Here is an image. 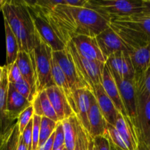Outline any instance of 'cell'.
Segmentation results:
<instances>
[{
  "instance_id": "cell-20",
  "label": "cell",
  "mask_w": 150,
  "mask_h": 150,
  "mask_svg": "<svg viewBox=\"0 0 150 150\" xmlns=\"http://www.w3.org/2000/svg\"><path fill=\"white\" fill-rule=\"evenodd\" d=\"M9 81L7 78V67L3 66L2 76L0 83V135L7 133L16 122H13L10 120L7 111V91Z\"/></svg>"
},
{
  "instance_id": "cell-30",
  "label": "cell",
  "mask_w": 150,
  "mask_h": 150,
  "mask_svg": "<svg viewBox=\"0 0 150 150\" xmlns=\"http://www.w3.org/2000/svg\"><path fill=\"white\" fill-rule=\"evenodd\" d=\"M89 133L81 125L80 122L78 124V135L74 150H88V139Z\"/></svg>"
},
{
  "instance_id": "cell-27",
  "label": "cell",
  "mask_w": 150,
  "mask_h": 150,
  "mask_svg": "<svg viewBox=\"0 0 150 150\" xmlns=\"http://www.w3.org/2000/svg\"><path fill=\"white\" fill-rule=\"evenodd\" d=\"M4 23L6 39V52H7L6 66H10L16 62L18 54L19 52V47L16 36L5 19H4Z\"/></svg>"
},
{
  "instance_id": "cell-12",
  "label": "cell",
  "mask_w": 150,
  "mask_h": 150,
  "mask_svg": "<svg viewBox=\"0 0 150 150\" xmlns=\"http://www.w3.org/2000/svg\"><path fill=\"white\" fill-rule=\"evenodd\" d=\"M105 64L111 73L128 80H133L135 72L129 51H117L107 58Z\"/></svg>"
},
{
  "instance_id": "cell-8",
  "label": "cell",
  "mask_w": 150,
  "mask_h": 150,
  "mask_svg": "<svg viewBox=\"0 0 150 150\" xmlns=\"http://www.w3.org/2000/svg\"><path fill=\"white\" fill-rule=\"evenodd\" d=\"M136 92V122L135 125L139 142L150 149V96L139 89Z\"/></svg>"
},
{
  "instance_id": "cell-43",
  "label": "cell",
  "mask_w": 150,
  "mask_h": 150,
  "mask_svg": "<svg viewBox=\"0 0 150 150\" xmlns=\"http://www.w3.org/2000/svg\"><path fill=\"white\" fill-rule=\"evenodd\" d=\"M6 1H7V0H0V11L2 10V8L3 7H4V4H5Z\"/></svg>"
},
{
  "instance_id": "cell-42",
  "label": "cell",
  "mask_w": 150,
  "mask_h": 150,
  "mask_svg": "<svg viewBox=\"0 0 150 150\" xmlns=\"http://www.w3.org/2000/svg\"><path fill=\"white\" fill-rule=\"evenodd\" d=\"M137 149L138 150H150L149 148L144 144L140 142H139V144H138Z\"/></svg>"
},
{
  "instance_id": "cell-25",
  "label": "cell",
  "mask_w": 150,
  "mask_h": 150,
  "mask_svg": "<svg viewBox=\"0 0 150 150\" xmlns=\"http://www.w3.org/2000/svg\"><path fill=\"white\" fill-rule=\"evenodd\" d=\"M32 107L35 115L47 117L56 122H59L45 90L40 92L35 95L32 101Z\"/></svg>"
},
{
  "instance_id": "cell-23",
  "label": "cell",
  "mask_w": 150,
  "mask_h": 150,
  "mask_svg": "<svg viewBox=\"0 0 150 150\" xmlns=\"http://www.w3.org/2000/svg\"><path fill=\"white\" fill-rule=\"evenodd\" d=\"M16 63L20 70L22 79H24L30 86L31 89L35 96L36 86H35V71L29 54L25 51H19Z\"/></svg>"
},
{
  "instance_id": "cell-19",
  "label": "cell",
  "mask_w": 150,
  "mask_h": 150,
  "mask_svg": "<svg viewBox=\"0 0 150 150\" xmlns=\"http://www.w3.org/2000/svg\"><path fill=\"white\" fill-rule=\"evenodd\" d=\"M32 103L21 95L12 83H9L7 91V111L10 120L13 122H16L19 115L26 108L32 105Z\"/></svg>"
},
{
  "instance_id": "cell-34",
  "label": "cell",
  "mask_w": 150,
  "mask_h": 150,
  "mask_svg": "<svg viewBox=\"0 0 150 150\" xmlns=\"http://www.w3.org/2000/svg\"><path fill=\"white\" fill-rule=\"evenodd\" d=\"M54 133H55V134H54L53 149H58V148L64 146V134L62 122H57V125L55 129ZM64 147H65V146H64Z\"/></svg>"
},
{
  "instance_id": "cell-32",
  "label": "cell",
  "mask_w": 150,
  "mask_h": 150,
  "mask_svg": "<svg viewBox=\"0 0 150 150\" xmlns=\"http://www.w3.org/2000/svg\"><path fill=\"white\" fill-rule=\"evenodd\" d=\"M33 116L34 109L32 104V105H30V106L28 107L27 108H26V109L19 115L18 118L17 122L18 124L19 132H20V133H21L23 131L25 127L27 126V125L29 124V122H30L31 120H32V119L33 118Z\"/></svg>"
},
{
  "instance_id": "cell-5",
  "label": "cell",
  "mask_w": 150,
  "mask_h": 150,
  "mask_svg": "<svg viewBox=\"0 0 150 150\" xmlns=\"http://www.w3.org/2000/svg\"><path fill=\"white\" fill-rule=\"evenodd\" d=\"M85 7L96 12L109 23L111 20L143 13L142 0H87Z\"/></svg>"
},
{
  "instance_id": "cell-10",
  "label": "cell",
  "mask_w": 150,
  "mask_h": 150,
  "mask_svg": "<svg viewBox=\"0 0 150 150\" xmlns=\"http://www.w3.org/2000/svg\"><path fill=\"white\" fill-rule=\"evenodd\" d=\"M111 73L117 85L127 116L135 127L136 122V92L133 80L122 79L116 73L111 72Z\"/></svg>"
},
{
  "instance_id": "cell-13",
  "label": "cell",
  "mask_w": 150,
  "mask_h": 150,
  "mask_svg": "<svg viewBox=\"0 0 150 150\" xmlns=\"http://www.w3.org/2000/svg\"><path fill=\"white\" fill-rule=\"evenodd\" d=\"M76 51L81 56L88 59L105 64L106 59L103 57L95 37L78 35L71 39Z\"/></svg>"
},
{
  "instance_id": "cell-37",
  "label": "cell",
  "mask_w": 150,
  "mask_h": 150,
  "mask_svg": "<svg viewBox=\"0 0 150 150\" xmlns=\"http://www.w3.org/2000/svg\"><path fill=\"white\" fill-rule=\"evenodd\" d=\"M93 142L96 150H111L109 141L105 136H98L94 138Z\"/></svg>"
},
{
  "instance_id": "cell-17",
  "label": "cell",
  "mask_w": 150,
  "mask_h": 150,
  "mask_svg": "<svg viewBox=\"0 0 150 150\" xmlns=\"http://www.w3.org/2000/svg\"><path fill=\"white\" fill-rule=\"evenodd\" d=\"M88 122L89 130L88 133L92 139L98 136L107 137V122L104 119L95 96L92 98L88 113Z\"/></svg>"
},
{
  "instance_id": "cell-38",
  "label": "cell",
  "mask_w": 150,
  "mask_h": 150,
  "mask_svg": "<svg viewBox=\"0 0 150 150\" xmlns=\"http://www.w3.org/2000/svg\"><path fill=\"white\" fill-rule=\"evenodd\" d=\"M55 132V131H54ZM54 132L52 133L49 139L45 142V143L41 146L38 150H53V146H54Z\"/></svg>"
},
{
  "instance_id": "cell-16",
  "label": "cell",
  "mask_w": 150,
  "mask_h": 150,
  "mask_svg": "<svg viewBox=\"0 0 150 150\" xmlns=\"http://www.w3.org/2000/svg\"><path fill=\"white\" fill-rule=\"evenodd\" d=\"M92 92L106 122L114 126L119 112L111 100L105 93L102 84L95 85Z\"/></svg>"
},
{
  "instance_id": "cell-36",
  "label": "cell",
  "mask_w": 150,
  "mask_h": 150,
  "mask_svg": "<svg viewBox=\"0 0 150 150\" xmlns=\"http://www.w3.org/2000/svg\"><path fill=\"white\" fill-rule=\"evenodd\" d=\"M32 122L33 120H31L27 125L23 131L21 133V137L26 144L28 150H32Z\"/></svg>"
},
{
  "instance_id": "cell-28",
  "label": "cell",
  "mask_w": 150,
  "mask_h": 150,
  "mask_svg": "<svg viewBox=\"0 0 150 150\" xmlns=\"http://www.w3.org/2000/svg\"><path fill=\"white\" fill-rule=\"evenodd\" d=\"M57 125V122H56L53 121L47 117H41L38 149L45 143V142L49 139L52 133L55 131Z\"/></svg>"
},
{
  "instance_id": "cell-49",
  "label": "cell",
  "mask_w": 150,
  "mask_h": 150,
  "mask_svg": "<svg viewBox=\"0 0 150 150\" xmlns=\"http://www.w3.org/2000/svg\"><path fill=\"white\" fill-rule=\"evenodd\" d=\"M0 136H1V135H0Z\"/></svg>"
},
{
  "instance_id": "cell-45",
  "label": "cell",
  "mask_w": 150,
  "mask_h": 150,
  "mask_svg": "<svg viewBox=\"0 0 150 150\" xmlns=\"http://www.w3.org/2000/svg\"><path fill=\"white\" fill-rule=\"evenodd\" d=\"M2 71H3V67L0 66V83L1 81V76H2Z\"/></svg>"
},
{
  "instance_id": "cell-47",
  "label": "cell",
  "mask_w": 150,
  "mask_h": 150,
  "mask_svg": "<svg viewBox=\"0 0 150 150\" xmlns=\"http://www.w3.org/2000/svg\"><path fill=\"white\" fill-rule=\"evenodd\" d=\"M114 146H115V145H114ZM115 147H116V148H117V150H121V149H118V148H117V146H115ZM136 150H138V149H136Z\"/></svg>"
},
{
  "instance_id": "cell-26",
  "label": "cell",
  "mask_w": 150,
  "mask_h": 150,
  "mask_svg": "<svg viewBox=\"0 0 150 150\" xmlns=\"http://www.w3.org/2000/svg\"><path fill=\"white\" fill-rule=\"evenodd\" d=\"M79 122L76 115L62 121L64 134V146L67 150H74L77 139Z\"/></svg>"
},
{
  "instance_id": "cell-15",
  "label": "cell",
  "mask_w": 150,
  "mask_h": 150,
  "mask_svg": "<svg viewBox=\"0 0 150 150\" xmlns=\"http://www.w3.org/2000/svg\"><path fill=\"white\" fill-rule=\"evenodd\" d=\"M94 95L88 89H78L73 92V98L76 104V116L83 128L89 132L88 113Z\"/></svg>"
},
{
  "instance_id": "cell-31",
  "label": "cell",
  "mask_w": 150,
  "mask_h": 150,
  "mask_svg": "<svg viewBox=\"0 0 150 150\" xmlns=\"http://www.w3.org/2000/svg\"><path fill=\"white\" fill-rule=\"evenodd\" d=\"M13 86L16 89V90L21 95L27 99L29 102L32 103L34 98H35V95L32 92V89H31L30 86L28 84L27 82L24 80V79H21L20 81H18L16 83H13Z\"/></svg>"
},
{
  "instance_id": "cell-1",
  "label": "cell",
  "mask_w": 150,
  "mask_h": 150,
  "mask_svg": "<svg viewBox=\"0 0 150 150\" xmlns=\"http://www.w3.org/2000/svg\"><path fill=\"white\" fill-rule=\"evenodd\" d=\"M31 1L40 10L57 36L66 45L74 37H96L109 26L107 21L87 7L54 4L52 0Z\"/></svg>"
},
{
  "instance_id": "cell-6",
  "label": "cell",
  "mask_w": 150,
  "mask_h": 150,
  "mask_svg": "<svg viewBox=\"0 0 150 150\" xmlns=\"http://www.w3.org/2000/svg\"><path fill=\"white\" fill-rule=\"evenodd\" d=\"M67 51L73 59V63L82 79L88 83L91 89L97 84L102 83V75L103 71V63L93 61L84 58L78 53L71 40L66 45Z\"/></svg>"
},
{
  "instance_id": "cell-3",
  "label": "cell",
  "mask_w": 150,
  "mask_h": 150,
  "mask_svg": "<svg viewBox=\"0 0 150 150\" xmlns=\"http://www.w3.org/2000/svg\"><path fill=\"white\" fill-rule=\"evenodd\" d=\"M109 26L131 51L150 41V16L144 13L113 19Z\"/></svg>"
},
{
  "instance_id": "cell-7",
  "label": "cell",
  "mask_w": 150,
  "mask_h": 150,
  "mask_svg": "<svg viewBox=\"0 0 150 150\" xmlns=\"http://www.w3.org/2000/svg\"><path fill=\"white\" fill-rule=\"evenodd\" d=\"M32 18L33 20L35 30L40 39L46 43L53 51H63L66 48V45L57 36L40 10L31 1H25Z\"/></svg>"
},
{
  "instance_id": "cell-2",
  "label": "cell",
  "mask_w": 150,
  "mask_h": 150,
  "mask_svg": "<svg viewBox=\"0 0 150 150\" xmlns=\"http://www.w3.org/2000/svg\"><path fill=\"white\" fill-rule=\"evenodd\" d=\"M1 12L16 36L19 51L32 53L35 45L37 32L24 0H7Z\"/></svg>"
},
{
  "instance_id": "cell-9",
  "label": "cell",
  "mask_w": 150,
  "mask_h": 150,
  "mask_svg": "<svg viewBox=\"0 0 150 150\" xmlns=\"http://www.w3.org/2000/svg\"><path fill=\"white\" fill-rule=\"evenodd\" d=\"M52 55L65 76L73 92L81 89H88L92 91L90 86L78 72L67 48L63 51H53Z\"/></svg>"
},
{
  "instance_id": "cell-39",
  "label": "cell",
  "mask_w": 150,
  "mask_h": 150,
  "mask_svg": "<svg viewBox=\"0 0 150 150\" xmlns=\"http://www.w3.org/2000/svg\"><path fill=\"white\" fill-rule=\"evenodd\" d=\"M144 6V14H146L150 16V0H142Z\"/></svg>"
},
{
  "instance_id": "cell-11",
  "label": "cell",
  "mask_w": 150,
  "mask_h": 150,
  "mask_svg": "<svg viewBox=\"0 0 150 150\" xmlns=\"http://www.w3.org/2000/svg\"><path fill=\"white\" fill-rule=\"evenodd\" d=\"M98 46L105 59L117 51H131L120 36L108 26L95 37Z\"/></svg>"
},
{
  "instance_id": "cell-29",
  "label": "cell",
  "mask_w": 150,
  "mask_h": 150,
  "mask_svg": "<svg viewBox=\"0 0 150 150\" xmlns=\"http://www.w3.org/2000/svg\"><path fill=\"white\" fill-rule=\"evenodd\" d=\"M133 82L136 89L144 91L150 96V66L143 74L134 77Z\"/></svg>"
},
{
  "instance_id": "cell-24",
  "label": "cell",
  "mask_w": 150,
  "mask_h": 150,
  "mask_svg": "<svg viewBox=\"0 0 150 150\" xmlns=\"http://www.w3.org/2000/svg\"><path fill=\"white\" fill-rule=\"evenodd\" d=\"M51 74H52V79L54 85L62 91L67 100H68L69 104L71 106L72 109L73 110L75 114H76V104H75L74 98H73V92L70 88V85H69L65 76L63 73L62 70H61V68L58 65L54 57L52 58Z\"/></svg>"
},
{
  "instance_id": "cell-4",
  "label": "cell",
  "mask_w": 150,
  "mask_h": 150,
  "mask_svg": "<svg viewBox=\"0 0 150 150\" xmlns=\"http://www.w3.org/2000/svg\"><path fill=\"white\" fill-rule=\"evenodd\" d=\"M52 53L51 48L40 39L37 32L35 48L29 54L35 71L36 95L54 86L51 74Z\"/></svg>"
},
{
  "instance_id": "cell-41",
  "label": "cell",
  "mask_w": 150,
  "mask_h": 150,
  "mask_svg": "<svg viewBox=\"0 0 150 150\" xmlns=\"http://www.w3.org/2000/svg\"><path fill=\"white\" fill-rule=\"evenodd\" d=\"M88 139H89V144H88V150H96L95 149V145H94L93 139L89 134L88 136Z\"/></svg>"
},
{
  "instance_id": "cell-46",
  "label": "cell",
  "mask_w": 150,
  "mask_h": 150,
  "mask_svg": "<svg viewBox=\"0 0 150 150\" xmlns=\"http://www.w3.org/2000/svg\"><path fill=\"white\" fill-rule=\"evenodd\" d=\"M64 149V146H63V147H60V148H58V149H53V150H63Z\"/></svg>"
},
{
  "instance_id": "cell-44",
  "label": "cell",
  "mask_w": 150,
  "mask_h": 150,
  "mask_svg": "<svg viewBox=\"0 0 150 150\" xmlns=\"http://www.w3.org/2000/svg\"><path fill=\"white\" fill-rule=\"evenodd\" d=\"M109 143H110V147H111V150H117V148L115 147V146L113 144V143L111 142V141H109Z\"/></svg>"
},
{
  "instance_id": "cell-33",
  "label": "cell",
  "mask_w": 150,
  "mask_h": 150,
  "mask_svg": "<svg viewBox=\"0 0 150 150\" xmlns=\"http://www.w3.org/2000/svg\"><path fill=\"white\" fill-rule=\"evenodd\" d=\"M32 122V150H38V143L40 138L41 117L34 114Z\"/></svg>"
},
{
  "instance_id": "cell-14",
  "label": "cell",
  "mask_w": 150,
  "mask_h": 150,
  "mask_svg": "<svg viewBox=\"0 0 150 150\" xmlns=\"http://www.w3.org/2000/svg\"><path fill=\"white\" fill-rule=\"evenodd\" d=\"M45 91L58 117L59 121L62 122L71 116L76 115L65 95L59 88L54 85Z\"/></svg>"
},
{
  "instance_id": "cell-48",
  "label": "cell",
  "mask_w": 150,
  "mask_h": 150,
  "mask_svg": "<svg viewBox=\"0 0 150 150\" xmlns=\"http://www.w3.org/2000/svg\"><path fill=\"white\" fill-rule=\"evenodd\" d=\"M63 150H67V149H65V147H64V149H63Z\"/></svg>"
},
{
  "instance_id": "cell-21",
  "label": "cell",
  "mask_w": 150,
  "mask_h": 150,
  "mask_svg": "<svg viewBox=\"0 0 150 150\" xmlns=\"http://www.w3.org/2000/svg\"><path fill=\"white\" fill-rule=\"evenodd\" d=\"M101 84H102L105 93L107 94V95L109 97V98L113 102L114 106L117 108L118 112L120 113L124 117H128L124 105H123L122 101L117 83H116L108 66L105 64L104 65L103 71L102 83H101Z\"/></svg>"
},
{
  "instance_id": "cell-35",
  "label": "cell",
  "mask_w": 150,
  "mask_h": 150,
  "mask_svg": "<svg viewBox=\"0 0 150 150\" xmlns=\"http://www.w3.org/2000/svg\"><path fill=\"white\" fill-rule=\"evenodd\" d=\"M7 78L10 83H15L22 79L21 74L18 67L16 63H13L12 65L7 66Z\"/></svg>"
},
{
  "instance_id": "cell-40",
  "label": "cell",
  "mask_w": 150,
  "mask_h": 150,
  "mask_svg": "<svg viewBox=\"0 0 150 150\" xmlns=\"http://www.w3.org/2000/svg\"><path fill=\"white\" fill-rule=\"evenodd\" d=\"M16 150H28L26 144H25L24 142H23V141L22 140L21 137V135H20V137H19L17 149Z\"/></svg>"
},
{
  "instance_id": "cell-22",
  "label": "cell",
  "mask_w": 150,
  "mask_h": 150,
  "mask_svg": "<svg viewBox=\"0 0 150 150\" xmlns=\"http://www.w3.org/2000/svg\"><path fill=\"white\" fill-rule=\"evenodd\" d=\"M129 54L135 72L134 77L141 76L150 66V41L144 46L130 51Z\"/></svg>"
},
{
  "instance_id": "cell-18",
  "label": "cell",
  "mask_w": 150,
  "mask_h": 150,
  "mask_svg": "<svg viewBox=\"0 0 150 150\" xmlns=\"http://www.w3.org/2000/svg\"><path fill=\"white\" fill-rule=\"evenodd\" d=\"M114 127L120 138L125 143L128 150L137 149L139 140L134 126L128 117H124L119 113Z\"/></svg>"
}]
</instances>
